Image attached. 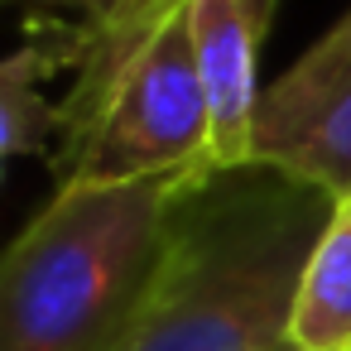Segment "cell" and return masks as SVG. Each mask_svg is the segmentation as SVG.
I'll return each mask as SVG.
<instances>
[{
  "mask_svg": "<svg viewBox=\"0 0 351 351\" xmlns=\"http://www.w3.org/2000/svg\"><path fill=\"white\" fill-rule=\"evenodd\" d=\"M202 173L58 188L0 269V351H121Z\"/></svg>",
  "mask_w": 351,
  "mask_h": 351,
  "instance_id": "cell-2",
  "label": "cell"
},
{
  "mask_svg": "<svg viewBox=\"0 0 351 351\" xmlns=\"http://www.w3.org/2000/svg\"><path fill=\"white\" fill-rule=\"evenodd\" d=\"M87 49V25L68 15H29L20 49L0 68V145L5 159L58 149L63 101L44 97V82L63 68H77Z\"/></svg>",
  "mask_w": 351,
  "mask_h": 351,
  "instance_id": "cell-6",
  "label": "cell"
},
{
  "mask_svg": "<svg viewBox=\"0 0 351 351\" xmlns=\"http://www.w3.org/2000/svg\"><path fill=\"white\" fill-rule=\"evenodd\" d=\"M274 15V0H193L188 39L212 106V164H250V130L260 111V44Z\"/></svg>",
  "mask_w": 351,
  "mask_h": 351,
  "instance_id": "cell-5",
  "label": "cell"
},
{
  "mask_svg": "<svg viewBox=\"0 0 351 351\" xmlns=\"http://www.w3.org/2000/svg\"><path fill=\"white\" fill-rule=\"evenodd\" d=\"M293 351H351V197L332 207L317 236L289 327Z\"/></svg>",
  "mask_w": 351,
  "mask_h": 351,
  "instance_id": "cell-7",
  "label": "cell"
},
{
  "mask_svg": "<svg viewBox=\"0 0 351 351\" xmlns=\"http://www.w3.org/2000/svg\"><path fill=\"white\" fill-rule=\"evenodd\" d=\"M337 197L269 164L202 173L121 351H293V303Z\"/></svg>",
  "mask_w": 351,
  "mask_h": 351,
  "instance_id": "cell-1",
  "label": "cell"
},
{
  "mask_svg": "<svg viewBox=\"0 0 351 351\" xmlns=\"http://www.w3.org/2000/svg\"><path fill=\"white\" fill-rule=\"evenodd\" d=\"M212 164V106L193 58L188 20H178L116 87L92 130L53 154L58 188L73 183H135Z\"/></svg>",
  "mask_w": 351,
  "mask_h": 351,
  "instance_id": "cell-3",
  "label": "cell"
},
{
  "mask_svg": "<svg viewBox=\"0 0 351 351\" xmlns=\"http://www.w3.org/2000/svg\"><path fill=\"white\" fill-rule=\"evenodd\" d=\"M10 5H20L29 15H68V20H82V25H101L125 0H10Z\"/></svg>",
  "mask_w": 351,
  "mask_h": 351,
  "instance_id": "cell-8",
  "label": "cell"
},
{
  "mask_svg": "<svg viewBox=\"0 0 351 351\" xmlns=\"http://www.w3.org/2000/svg\"><path fill=\"white\" fill-rule=\"evenodd\" d=\"M250 164L317 183L337 202L351 197V10L260 92Z\"/></svg>",
  "mask_w": 351,
  "mask_h": 351,
  "instance_id": "cell-4",
  "label": "cell"
}]
</instances>
